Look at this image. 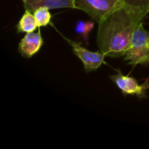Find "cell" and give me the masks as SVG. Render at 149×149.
Wrapping results in <instances>:
<instances>
[{
  "mask_svg": "<svg viewBox=\"0 0 149 149\" xmlns=\"http://www.w3.org/2000/svg\"><path fill=\"white\" fill-rule=\"evenodd\" d=\"M44 39L41 31L38 30L37 32L25 33L24 38L20 40L18 45V52L26 58H31L37 54L42 48Z\"/></svg>",
  "mask_w": 149,
  "mask_h": 149,
  "instance_id": "6",
  "label": "cell"
},
{
  "mask_svg": "<svg viewBox=\"0 0 149 149\" xmlns=\"http://www.w3.org/2000/svg\"><path fill=\"white\" fill-rule=\"evenodd\" d=\"M110 79L124 95H134L139 99L147 98L146 93L149 89V82L148 81H144L143 84H139L136 79L128 75H124L121 72L111 75Z\"/></svg>",
  "mask_w": 149,
  "mask_h": 149,
  "instance_id": "5",
  "label": "cell"
},
{
  "mask_svg": "<svg viewBox=\"0 0 149 149\" xmlns=\"http://www.w3.org/2000/svg\"><path fill=\"white\" fill-rule=\"evenodd\" d=\"M79 10L87 13L98 23L124 5V0H76Z\"/></svg>",
  "mask_w": 149,
  "mask_h": 149,
  "instance_id": "3",
  "label": "cell"
},
{
  "mask_svg": "<svg viewBox=\"0 0 149 149\" xmlns=\"http://www.w3.org/2000/svg\"><path fill=\"white\" fill-rule=\"evenodd\" d=\"M124 57L130 65L149 63V31L145 29L141 22L136 26Z\"/></svg>",
  "mask_w": 149,
  "mask_h": 149,
  "instance_id": "2",
  "label": "cell"
},
{
  "mask_svg": "<svg viewBox=\"0 0 149 149\" xmlns=\"http://www.w3.org/2000/svg\"><path fill=\"white\" fill-rule=\"evenodd\" d=\"M124 4L135 9L145 16L149 12V0H124Z\"/></svg>",
  "mask_w": 149,
  "mask_h": 149,
  "instance_id": "11",
  "label": "cell"
},
{
  "mask_svg": "<svg viewBox=\"0 0 149 149\" xmlns=\"http://www.w3.org/2000/svg\"><path fill=\"white\" fill-rule=\"evenodd\" d=\"M33 15L39 28L51 24L52 14L50 12V9L46 7H39L33 11Z\"/></svg>",
  "mask_w": 149,
  "mask_h": 149,
  "instance_id": "10",
  "label": "cell"
},
{
  "mask_svg": "<svg viewBox=\"0 0 149 149\" xmlns=\"http://www.w3.org/2000/svg\"><path fill=\"white\" fill-rule=\"evenodd\" d=\"M24 7L33 12L36 9L39 7H46L50 10L53 9H74L79 10L76 3V0H22Z\"/></svg>",
  "mask_w": 149,
  "mask_h": 149,
  "instance_id": "7",
  "label": "cell"
},
{
  "mask_svg": "<svg viewBox=\"0 0 149 149\" xmlns=\"http://www.w3.org/2000/svg\"><path fill=\"white\" fill-rule=\"evenodd\" d=\"M94 23L93 21H84L79 20L75 24V32L82 38L86 44H88V38L89 33L93 30Z\"/></svg>",
  "mask_w": 149,
  "mask_h": 149,
  "instance_id": "9",
  "label": "cell"
},
{
  "mask_svg": "<svg viewBox=\"0 0 149 149\" xmlns=\"http://www.w3.org/2000/svg\"><path fill=\"white\" fill-rule=\"evenodd\" d=\"M38 27L37 21L35 19V17L33 15V12L25 10L23 16L20 17L18 23L17 24V32H33L35 31Z\"/></svg>",
  "mask_w": 149,
  "mask_h": 149,
  "instance_id": "8",
  "label": "cell"
},
{
  "mask_svg": "<svg viewBox=\"0 0 149 149\" xmlns=\"http://www.w3.org/2000/svg\"><path fill=\"white\" fill-rule=\"evenodd\" d=\"M145 17L125 4L109 14L99 22L97 44L100 51L109 57L125 56L136 26Z\"/></svg>",
  "mask_w": 149,
  "mask_h": 149,
  "instance_id": "1",
  "label": "cell"
},
{
  "mask_svg": "<svg viewBox=\"0 0 149 149\" xmlns=\"http://www.w3.org/2000/svg\"><path fill=\"white\" fill-rule=\"evenodd\" d=\"M144 80H145V81H148V82H149V76L148 77H147L146 79H144Z\"/></svg>",
  "mask_w": 149,
  "mask_h": 149,
  "instance_id": "12",
  "label": "cell"
},
{
  "mask_svg": "<svg viewBox=\"0 0 149 149\" xmlns=\"http://www.w3.org/2000/svg\"><path fill=\"white\" fill-rule=\"evenodd\" d=\"M67 43L72 46L73 53L81 60L86 72H91L99 69L101 65L105 62L106 54L102 52H92L83 47L79 43H77L73 40L68 39L65 37H63Z\"/></svg>",
  "mask_w": 149,
  "mask_h": 149,
  "instance_id": "4",
  "label": "cell"
}]
</instances>
